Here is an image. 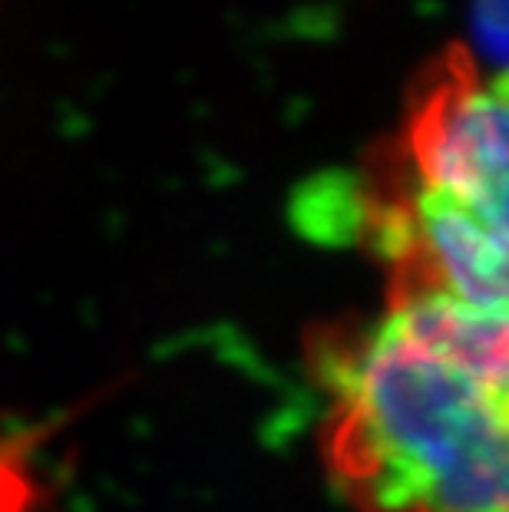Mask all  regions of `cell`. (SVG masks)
Returning a JSON list of instances; mask_svg holds the SVG:
<instances>
[{
  "instance_id": "1",
  "label": "cell",
  "mask_w": 509,
  "mask_h": 512,
  "mask_svg": "<svg viewBox=\"0 0 509 512\" xmlns=\"http://www.w3.org/2000/svg\"><path fill=\"white\" fill-rule=\"evenodd\" d=\"M318 374L321 460L354 512H509V308L387 298Z\"/></svg>"
},
{
  "instance_id": "2",
  "label": "cell",
  "mask_w": 509,
  "mask_h": 512,
  "mask_svg": "<svg viewBox=\"0 0 509 512\" xmlns=\"http://www.w3.org/2000/svg\"><path fill=\"white\" fill-rule=\"evenodd\" d=\"M348 209L387 271V298L509 308V70L486 80L460 43L430 57Z\"/></svg>"
},
{
  "instance_id": "3",
  "label": "cell",
  "mask_w": 509,
  "mask_h": 512,
  "mask_svg": "<svg viewBox=\"0 0 509 512\" xmlns=\"http://www.w3.org/2000/svg\"><path fill=\"white\" fill-rule=\"evenodd\" d=\"M43 433L27 423L0 417V512H37L47 499L37 470V450Z\"/></svg>"
},
{
  "instance_id": "4",
  "label": "cell",
  "mask_w": 509,
  "mask_h": 512,
  "mask_svg": "<svg viewBox=\"0 0 509 512\" xmlns=\"http://www.w3.org/2000/svg\"><path fill=\"white\" fill-rule=\"evenodd\" d=\"M473 34L486 57L509 70V0H473Z\"/></svg>"
}]
</instances>
